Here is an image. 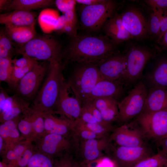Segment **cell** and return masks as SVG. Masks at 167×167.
I'll use <instances>...</instances> for the list:
<instances>
[{
	"instance_id": "1",
	"label": "cell",
	"mask_w": 167,
	"mask_h": 167,
	"mask_svg": "<svg viewBox=\"0 0 167 167\" xmlns=\"http://www.w3.org/2000/svg\"><path fill=\"white\" fill-rule=\"evenodd\" d=\"M115 45L106 36L77 35L72 38L66 57L71 62L97 65L115 54Z\"/></svg>"
},
{
	"instance_id": "2",
	"label": "cell",
	"mask_w": 167,
	"mask_h": 167,
	"mask_svg": "<svg viewBox=\"0 0 167 167\" xmlns=\"http://www.w3.org/2000/svg\"><path fill=\"white\" fill-rule=\"evenodd\" d=\"M61 59L49 62L47 75L36 96L34 109L36 112H48L55 107L65 81Z\"/></svg>"
},
{
	"instance_id": "3",
	"label": "cell",
	"mask_w": 167,
	"mask_h": 167,
	"mask_svg": "<svg viewBox=\"0 0 167 167\" xmlns=\"http://www.w3.org/2000/svg\"><path fill=\"white\" fill-rule=\"evenodd\" d=\"M78 63L66 83L82 107L88 102L92 90L101 77L97 65Z\"/></svg>"
},
{
	"instance_id": "4",
	"label": "cell",
	"mask_w": 167,
	"mask_h": 167,
	"mask_svg": "<svg viewBox=\"0 0 167 167\" xmlns=\"http://www.w3.org/2000/svg\"><path fill=\"white\" fill-rule=\"evenodd\" d=\"M17 53L35 60L48 61L61 59V46L53 37L48 36L36 37L16 50Z\"/></svg>"
},
{
	"instance_id": "5",
	"label": "cell",
	"mask_w": 167,
	"mask_h": 167,
	"mask_svg": "<svg viewBox=\"0 0 167 167\" xmlns=\"http://www.w3.org/2000/svg\"><path fill=\"white\" fill-rule=\"evenodd\" d=\"M80 6L79 15L81 26L89 32L97 31L104 26L113 16L116 8L115 3L109 0L96 5Z\"/></svg>"
},
{
	"instance_id": "6",
	"label": "cell",
	"mask_w": 167,
	"mask_h": 167,
	"mask_svg": "<svg viewBox=\"0 0 167 167\" xmlns=\"http://www.w3.org/2000/svg\"><path fill=\"white\" fill-rule=\"evenodd\" d=\"M136 121L144 137L159 145L167 137V108L152 112H142Z\"/></svg>"
},
{
	"instance_id": "7",
	"label": "cell",
	"mask_w": 167,
	"mask_h": 167,
	"mask_svg": "<svg viewBox=\"0 0 167 167\" xmlns=\"http://www.w3.org/2000/svg\"><path fill=\"white\" fill-rule=\"evenodd\" d=\"M147 92L143 82L136 84L124 99L118 102V120L126 123L137 117L143 110Z\"/></svg>"
},
{
	"instance_id": "8",
	"label": "cell",
	"mask_w": 167,
	"mask_h": 167,
	"mask_svg": "<svg viewBox=\"0 0 167 167\" xmlns=\"http://www.w3.org/2000/svg\"><path fill=\"white\" fill-rule=\"evenodd\" d=\"M49 63L46 61H37L31 70L19 82L15 89L16 94L26 101L35 97L47 75Z\"/></svg>"
},
{
	"instance_id": "9",
	"label": "cell",
	"mask_w": 167,
	"mask_h": 167,
	"mask_svg": "<svg viewBox=\"0 0 167 167\" xmlns=\"http://www.w3.org/2000/svg\"><path fill=\"white\" fill-rule=\"evenodd\" d=\"M126 64L125 82L136 81L142 75L147 62L154 56L153 52L145 47L133 45L124 55Z\"/></svg>"
},
{
	"instance_id": "10",
	"label": "cell",
	"mask_w": 167,
	"mask_h": 167,
	"mask_svg": "<svg viewBox=\"0 0 167 167\" xmlns=\"http://www.w3.org/2000/svg\"><path fill=\"white\" fill-rule=\"evenodd\" d=\"M121 16L123 26L133 38H143L148 35L147 21L138 8L130 7Z\"/></svg>"
},
{
	"instance_id": "11",
	"label": "cell",
	"mask_w": 167,
	"mask_h": 167,
	"mask_svg": "<svg viewBox=\"0 0 167 167\" xmlns=\"http://www.w3.org/2000/svg\"><path fill=\"white\" fill-rule=\"evenodd\" d=\"M97 66L101 78L125 82L126 64L124 55L114 54L103 60Z\"/></svg>"
},
{
	"instance_id": "12",
	"label": "cell",
	"mask_w": 167,
	"mask_h": 167,
	"mask_svg": "<svg viewBox=\"0 0 167 167\" xmlns=\"http://www.w3.org/2000/svg\"><path fill=\"white\" fill-rule=\"evenodd\" d=\"M113 155L120 167H131L152 155L150 149L145 144L136 147L118 146L114 150Z\"/></svg>"
},
{
	"instance_id": "13",
	"label": "cell",
	"mask_w": 167,
	"mask_h": 167,
	"mask_svg": "<svg viewBox=\"0 0 167 167\" xmlns=\"http://www.w3.org/2000/svg\"><path fill=\"white\" fill-rule=\"evenodd\" d=\"M131 125L125 123L114 129L109 137L110 140L114 141L118 146L136 147L144 145L145 137L138 127H133Z\"/></svg>"
},
{
	"instance_id": "14",
	"label": "cell",
	"mask_w": 167,
	"mask_h": 167,
	"mask_svg": "<svg viewBox=\"0 0 167 167\" xmlns=\"http://www.w3.org/2000/svg\"><path fill=\"white\" fill-rule=\"evenodd\" d=\"M69 89L67 84L65 82L61 88L55 107L69 119L74 121L80 118L82 107L75 97L70 95Z\"/></svg>"
},
{
	"instance_id": "15",
	"label": "cell",
	"mask_w": 167,
	"mask_h": 167,
	"mask_svg": "<svg viewBox=\"0 0 167 167\" xmlns=\"http://www.w3.org/2000/svg\"><path fill=\"white\" fill-rule=\"evenodd\" d=\"M124 83L121 81L101 78L92 90L87 103L91 102L95 99L102 97H111L117 100L123 92Z\"/></svg>"
},
{
	"instance_id": "16",
	"label": "cell",
	"mask_w": 167,
	"mask_h": 167,
	"mask_svg": "<svg viewBox=\"0 0 167 167\" xmlns=\"http://www.w3.org/2000/svg\"><path fill=\"white\" fill-rule=\"evenodd\" d=\"M36 17V13L31 11L15 10L1 14L0 23L8 26H34Z\"/></svg>"
},
{
	"instance_id": "17",
	"label": "cell",
	"mask_w": 167,
	"mask_h": 167,
	"mask_svg": "<svg viewBox=\"0 0 167 167\" xmlns=\"http://www.w3.org/2000/svg\"><path fill=\"white\" fill-rule=\"evenodd\" d=\"M81 145L84 159L81 163H88L103 156L102 152L107 148L110 140L108 136L99 139L83 140Z\"/></svg>"
},
{
	"instance_id": "18",
	"label": "cell",
	"mask_w": 167,
	"mask_h": 167,
	"mask_svg": "<svg viewBox=\"0 0 167 167\" xmlns=\"http://www.w3.org/2000/svg\"><path fill=\"white\" fill-rule=\"evenodd\" d=\"M104 26L106 36L115 45L133 38L123 26L121 15H114Z\"/></svg>"
},
{
	"instance_id": "19",
	"label": "cell",
	"mask_w": 167,
	"mask_h": 167,
	"mask_svg": "<svg viewBox=\"0 0 167 167\" xmlns=\"http://www.w3.org/2000/svg\"><path fill=\"white\" fill-rule=\"evenodd\" d=\"M167 108V89L152 87L148 91L142 112H152Z\"/></svg>"
},
{
	"instance_id": "20",
	"label": "cell",
	"mask_w": 167,
	"mask_h": 167,
	"mask_svg": "<svg viewBox=\"0 0 167 167\" xmlns=\"http://www.w3.org/2000/svg\"><path fill=\"white\" fill-rule=\"evenodd\" d=\"M4 32L11 40L22 45L36 36L34 26L15 27L5 26Z\"/></svg>"
},
{
	"instance_id": "21",
	"label": "cell",
	"mask_w": 167,
	"mask_h": 167,
	"mask_svg": "<svg viewBox=\"0 0 167 167\" xmlns=\"http://www.w3.org/2000/svg\"><path fill=\"white\" fill-rule=\"evenodd\" d=\"M51 0H13L10 1L4 11L7 12L15 10H31L43 8L52 6Z\"/></svg>"
},
{
	"instance_id": "22",
	"label": "cell",
	"mask_w": 167,
	"mask_h": 167,
	"mask_svg": "<svg viewBox=\"0 0 167 167\" xmlns=\"http://www.w3.org/2000/svg\"><path fill=\"white\" fill-rule=\"evenodd\" d=\"M45 115V129L50 134L62 135L67 132L68 128H73L74 122L70 120H62L54 117L49 114Z\"/></svg>"
},
{
	"instance_id": "23",
	"label": "cell",
	"mask_w": 167,
	"mask_h": 167,
	"mask_svg": "<svg viewBox=\"0 0 167 167\" xmlns=\"http://www.w3.org/2000/svg\"><path fill=\"white\" fill-rule=\"evenodd\" d=\"M70 146V143L63 138L62 135L49 134L45 137L42 149L49 154H53L66 149Z\"/></svg>"
},
{
	"instance_id": "24",
	"label": "cell",
	"mask_w": 167,
	"mask_h": 167,
	"mask_svg": "<svg viewBox=\"0 0 167 167\" xmlns=\"http://www.w3.org/2000/svg\"><path fill=\"white\" fill-rule=\"evenodd\" d=\"M148 78L152 87L167 89V60H162L159 62Z\"/></svg>"
},
{
	"instance_id": "25",
	"label": "cell",
	"mask_w": 167,
	"mask_h": 167,
	"mask_svg": "<svg viewBox=\"0 0 167 167\" xmlns=\"http://www.w3.org/2000/svg\"><path fill=\"white\" fill-rule=\"evenodd\" d=\"M167 154L161 150L157 153L144 159L131 167H163Z\"/></svg>"
},
{
	"instance_id": "26",
	"label": "cell",
	"mask_w": 167,
	"mask_h": 167,
	"mask_svg": "<svg viewBox=\"0 0 167 167\" xmlns=\"http://www.w3.org/2000/svg\"><path fill=\"white\" fill-rule=\"evenodd\" d=\"M152 10V11L147 21L148 34L157 38L159 31L160 22L163 10Z\"/></svg>"
},
{
	"instance_id": "27",
	"label": "cell",
	"mask_w": 167,
	"mask_h": 167,
	"mask_svg": "<svg viewBox=\"0 0 167 167\" xmlns=\"http://www.w3.org/2000/svg\"><path fill=\"white\" fill-rule=\"evenodd\" d=\"M37 61L24 67H18L13 65V68L8 85L14 89L19 81L32 68Z\"/></svg>"
},
{
	"instance_id": "28",
	"label": "cell",
	"mask_w": 167,
	"mask_h": 167,
	"mask_svg": "<svg viewBox=\"0 0 167 167\" xmlns=\"http://www.w3.org/2000/svg\"><path fill=\"white\" fill-rule=\"evenodd\" d=\"M11 58H0V81L8 84L12 72L13 65Z\"/></svg>"
},
{
	"instance_id": "29",
	"label": "cell",
	"mask_w": 167,
	"mask_h": 167,
	"mask_svg": "<svg viewBox=\"0 0 167 167\" xmlns=\"http://www.w3.org/2000/svg\"><path fill=\"white\" fill-rule=\"evenodd\" d=\"M13 48L11 40L4 32L0 35V58H11Z\"/></svg>"
},
{
	"instance_id": "30",
	"label": "cell",
	"mask_w": 167,
	"mask_h": 167,
	"mask_svg": "<svg viewBox=\"0 0 167 167\" xmlns=\"http://www.w3.org/2000/svg\"><path fill=\"white\" fill-rule=\"evenodd\" d=\"M92 102L100 112L107 111L118 105L117 100L111 97H102L95 99Z\"/></svg>"
},
{
	"instance_id": "31",
	"label": "cell",
	"mask_w": 167,
	"mask_h": 167,
	"mask_svg": "<svg viewBox=\"0 0 167 167\" xmlns=\"http://www.w3.org/2000/svg\"><path fill=\"white\" fill-rule=\"evenodd\" d=\"M73 130L75 131V135L79 136L83 140L102 138L84 127L77 120L74 122Z\"/></svg>"
},
{
	"instance_id": "32",
	"label": "cell",
	"mask_w": 167,
	"mask_h": 167,
	"mask_svg": "<svg viewBox=\"0 0 167 167\" xmlns=\"http://www.w3.org/2000/svg\"><path fill=\"white\" fill-rule=\"evenodd\" d=\"M27 167H53L52 162L48 157L41 154L32 156Z\"/></svg>"
},
{
	"instance_id": "33",
	"label": "cell",
	"mask_w": 167,
	"mask_h": 167,
	"mask_svg": "<svg viewBox=\"0 0 167 167\" xmlns=\"http://www.w3.org/2000/svg\"><path fill=\"white\" fill-rule=\"evenodd\" d=\"M84 127L95 133L98 135L103 137L107 136L109 132L113 130L106 127L98 123H84L79 119L77 120Z\"/></svg>"
},
{
	"instance_id": "34",
	"label": "cell",
	"mask_w": 167,
	"mask_h": 167,
	"mask_svg": "<svg viewBox=\"0 0 167 167\" xmlns=\"http://www.w3.org/2000/svg\"><path fill=\"white\" fill-rule=\"evenodd\" d=\"M84 108L90 112L93 115L97 122L102 126L113 130L111 124L106 122L103 119L100 112L93 105L92 102H88L83 105Z\"/></svg>"
},
{
	"instance_id": "35",
	"label": "cell",
	"mask_w": 167,
	"mask_h": 167,
	"mask_svg": "<svg viewBox=\"0 0 167 167\" xmlns=\"http://www.w3.org/2000/svg\"><path fill=\"white\" fill-rule=\"evenodd\" d=\"M113 165L109 158L103 156L91 162L79 164L80 167H113Z\"/></svg>"
},
{
	"instance_id": "36",
	"label": "cell",
	"mask_w": 167,
	"mask_h": 167,
	"mask_svg": "<svg viewBox=\"0 0 167 167\" xmlns=\"http://www.w3.org/2000/svg\"><path fill=\"white\" fill-rule=\"evenodd\" d=\"M55 3L58 9L64 13L67 11L74 10L76 2L75 0H57Z\"/></svg>"
},
{
	"instance_id": "37",
	"label": "cell",
	"mask_w": 167,
	"mask_h": 167,
	"mask_svg": "<svg viewBox=\"0 0 167 167\" xmlns=\"http://www.w3.org/2000/svg\"><path fill=\"white\" fill-rule=\"evenodd\" d=\"M167 31V10H163L160 22V29L156 41L158 43Z\"/></svg>"
},
{
	"instance_id": "38",
	"label": "cell",
	"mask_w": 167,
	"mask_h": 167,
	"mask_svg": "<svg viewBox=\"0 0 167 167\" xmlns=\"http://www.w3.org/2000/svg\"><path fill=\"white\" fill-rule=\"evenodd\" d=\"M145 2L152 9L167 10V0H147Z\"/></svg>"
},
{
	"instance_id": "39",
	"label": "cell",
	"mask_w": 167,
	"mask_h": 167,
	"mask_svg": "<svg viewBox=\"0 0 167 167\" xmlns=\"http://www.w3.org/2000/svg\"><path fill=\"white\" fill-rule=\"evenodd\" d=\"M37 116H35L33 121L32 122V127L37 133L42 132L45 129L44 119L41 116V113L36 112Z\"/></svg>"
},
{
	"instance_id": "40",
	"label": "cell",
	"mask_w": 167,
	"mask_h": 167,
	"mask_svg": "<svg viewBox=\"0 0 167 167\" xmlns=\"http://www.w3.org/2000/svg\"><path fill=\"white\" fill-rule=\"evenodd\" d=\"M53 167H80L79 164L71 157H65L58 161Z\"/></svg>"
},
{
	"instance_id": "41",
	"label": "cell",
	"mask_w": 167,
	"mask_h": 167,
	"mask_svg": "<svg viewBox=\"0 0 167 167\" xmlns=\"http://www.w3.org/2000/svg\"><path fill=\"white\" fill-rule=\"evenodd\" d=\"M36 60L26 56L23 57L18 59L12 60L13 65L18 67H24L34 62Z\"/></svg>"
},
{
	"instance_id": "42",
	"label": "cell",
	"mask_w": 167,
	"mask_h": 167,
	"mask_svg": "<svg viewBox=\"0 0 167 167\" xmlns=\"http://www.w3.org/2000/svg\"><path fill=\"white\" fill-rule=\"evenodd\" d=\"M82 122L88 123H97L92 114L84 108L82 107L81 115L79 119Z\"/></svg>"
},
{
	"instance_id": "43",
	"label": "cell",
	"mask_w": 167,
	"mask_h": 167,
	"mask_svg": "<svg viewBox=\"0 0 167 167\" xmlns=\"http://www.w3.org/2000/svg\"><path fill=\"white\" fill-rule=\"evenodd\" d=\"M32 127V122L26 120H21L18 124L19 131L24 135H27L30 132Z\"/></svg>"
},
{
	"instance_id": "44",
	"label": "cell",
	"mask_w": 167,
	"mask_h": 167,
	"mask_svg": "<svg viewBox=\"0 0 167 167\" xmlns=\"http://www.w3.org/2000/svg\"><path fill=\"white\" fill-rule=\"evenodd\" d=\"M76 29V26L69 24L65 21L63 27L60 31L66 33L71 36L72 38H73L77 35Z\"/></svg>"
},
{
	"instance_id": "45",
	"label": "cell",
	"mask_w": 167,
	"mask_h": 167,
	"mask_svg": "<svg viewBox=\"0 0 167 167\" xmlns=\"http://www.w3.org/2000/svg\"><path fill=\"white\" fill-rule=\"evenodd\" d=\"M63 14L66 22L77 26V19L75 9L67 11Z\"/></svg>"
},
{
	"instance_id": "46",
	"label": "cell",
	"mask_w": 167,
	"mask_h": 167,
	"mask_svg": "<svg viewBox=\"0 0 167 167\" xmlns=\"http://www.w3.org/2000/svg\"><path fill=\"white\" fill-rule=\"evenodd\" d=\"M105 0H76V2L86 6H91L101 3Z\"/></svg>"
},
{
	"instance_id": "47",
	"label": "cell",
	"mask_w": 167,
	"mask_h": 167,
	"mask_svg": "<svg viewBox=\"0 0 167 167\" xmlns=\"http://www.w3.org/2000/svg\"><path fill=\"white\" fill-rule=\"evenodd\" d=\"M11 130H12L9 129L4 124H2L0 126V136L3 138L9 136Z\"/></svg>"
},
{
	"instance_id": "48",
	"label": "cell",
	"mask_w": 167,
	"mask_h": 167,
	"mask_svg": "<svg viewBox=\"0 0 167 167\" xmlns=\"http://www.w3.org/2000/svg\"><path fill=\"white\" fill-rule=\"evenodd\" d=\"M6 157L8 160L11 161H12L17 160L19 157L14 151L10 150L7 152Z\"/></svg>"
},
{
	"instance_id": "49",
	"label": "cell",
	"mask_w": 167,
	"mask_h": 167,
	"mask_svg": "<svg viewBox=\"0 0 167 167\" xmlns=\"http://www.w3.org/2000/svg\"><path fill=\"white\" fill-rule=\"evenodd\" d=\"M158 43H160L163 49H167V31Z\"/></svg>"
},
{
	"instance_id": "50",
	"label": "cell",
	"mask_w": 167,
	"mask_h": 167,
	"mask_svg": "<svg viewBox=\"0 0 167 167\" xmlns=\"http://www.w3.org/2000/svg\"><path fill=\"white\" fill-rule=\"evenodd\" d=\"M9 96L5 91L1 89L0 92V106L3 105Z\"/></svg>"
},
{
	"instance_id": "51",
	"label": "cell",
	"mask_w": 167,
	"mask_h": 167,
	"mask_svg": "<svg viewBox=\"0 0 167 167\" xmlns=\"http://www.w3.org/2000/svg\"><path fill=\"white\" fill-rule=\"evenodd\" d=\"M12 120L5 121L4 123L9 129L11 130H13L16 129V125L15 123Z\"/></svg>"
},
{
	"instance_id": "52",
	"label": "cell",
	"mask_w": 167,
	"mask_h": 167,
	"mask_svg": "<svg viewBox=\"0 0 167 167\" xmlns=\"http://www.w3.org/2000/svg\"><path fill=\"white\" fill-rule=\"evenodd\" d=\"M159 145L161 148V150L167 154V137L162 141Z\"/></svg>"
},
{
	"instance_id": "53",
	"label": "cell",
	"mask_w": 167,
	"mask_h": 167,
	"mask_svg": "<svg viewBox=\"0 0 167 167\" xmlns=\"http://www.w3.org/2000/svg\"><path fill=\"white\" fill-rule=\"evenodd\" d=\"M24 150V147L21 145H19L16 146L14 149V152L19 156H20L21 154Z\"/></svg>"
},
{
	"instance_id": "54",
	"label": "cell",
	"mask_w": 167,
	"mask_h": 167,
	"mask_svg": "<svg viewBox=\"0 0 167 167\" xmlns=\"http://www.w3.org/2000/svg\"><path fill=\"white\" fill-rule=\"evenodd\" d=\"M10 2V0H0V9L1 11L2 10H4L6 8Z\"/></svg>"
},
{
	"instance_id": "55",
	"label": "cell",
	"mask_w": 167,
	"mask_h": 167,
	"mask_svg": "<svg viewBox=\"0 0 167 167\" xmlns=\"http://www.w3.org/2000/svg\"><path fill=\"white\" fill-rule=\"evenodd\" d=\"M19 135V133L16 129L11 130L9 135V136L12 138H16Z\"/></svg>"
},
{
	"instance_id": "56",
	"label": "cell",
	"mask_w": 167,
	"mask_h": 167,
	"mask_svg": "<svg viewBox=\"0 0 167 167\" xmlns=\"http://www.w3.org/2000/svg\"><path fill=\"white\" fill-rule=\"evenodd\" d=\"M2 137L0 136V149L1 150L2 146Z\"/></svg>"
},
{
	"instance_id": "57",
	"label": "cell",
	"mask_w": 167,
	"mask_h": 167,
	"mask_svg": "<svg viewBox=\"0 0 167 167\" xmlns=\"http://www.w3.org/2000/svg\"><path fill=\"white\" fill-rule=\"evenodd\" d=\"M0 167H5L4 165L1 162H0Z\"/></svg>"
},
{
	"instance_id": "58",
	"label": "cell",
	"mask_w": 167,
	"mask_h": 167,
	"mask_svg": "<svg viewBox=\"0 0 167 167\" xmlns=\"http://www.w3.org/2000/svg\"><path fill=\"white\" fill-rule=\"evenodd\" d=\"M163 167H167V158L165 163Z\"/></svg>"
}]
</instances>
